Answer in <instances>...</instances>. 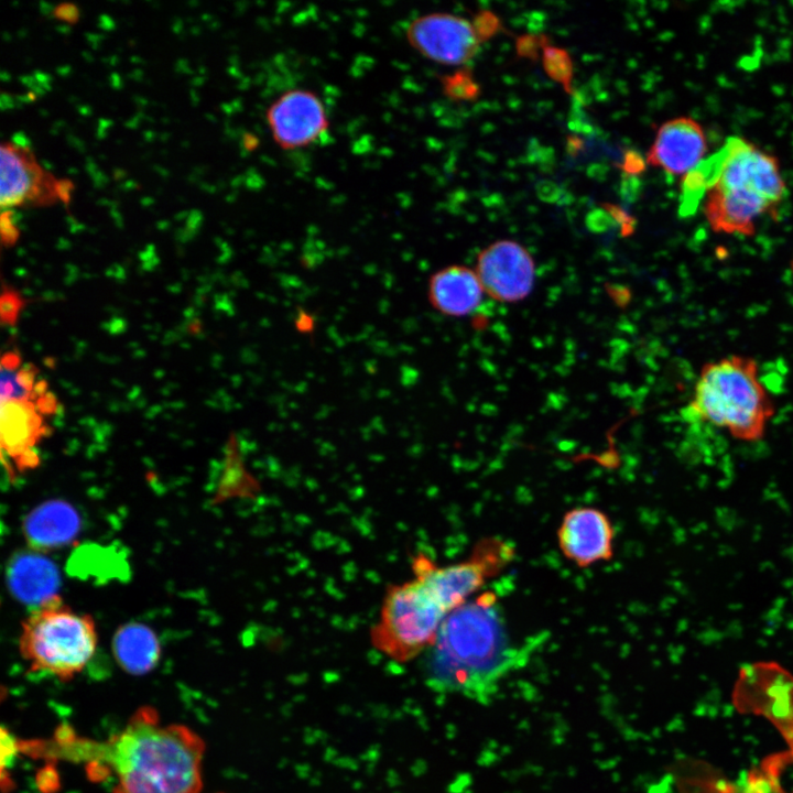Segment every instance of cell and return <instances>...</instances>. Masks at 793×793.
I'll use <instances>...</instances> for the list:
<instances>
[{
  "label": "cell",
  "mask_w": 793,
  "mask_h": 793,
  "mask_svg": "<svg viewBox=\"0 0 793 793\" xmlns=\"http://www.w3.org/2000/svg\"><path fill=\"white\" fill-rule=\"evenodd\" d=\"M47 387H48V385H47V382H46L45 380H40V381L35 382V384H34V387H33V390H32V392H31L30 400H31V401H32V400H35V401H36L40 397H42V395H44L45 393H47Z\"/></svg>",
  "instance_id": "cell-38"
},
{
  "label": "cell",
  "mask_w": 793,
  "mask_h": 793,
  "mask_svg": "<svg viewBox=\"0 0 793 793\" xmlns=\"http://www.w3.org/2000/svg\"><path fill=\"white\" fill-rule=\"evenodd\" d=\"M58 406L56 397L47 392L35 401V408L40 414H53Z\"/></svg>",
  "instance_id": "cell-34"
},
{
  "label": "cell",
  "mask_w": 793,
  "mask_h": 793,
  "mask_svg": "<svg viewBox=\"0 0 793 793\" xmlns=\"http://www.w3.org/2000/svg\"><path fill=\"white\" fill-rule=\"evenodd\" d=\"M550 42L545 34H522L515 39V52L521 58L535 62L541 58L542 50Z\"/></svg>",
  "instance_id": "cell-25"
},
{
  "label": "cell",
  "mask_w": 793,
  "mask_h": 793,
  "mask_svg": "<svg viewBox=\"0 0 793 793\" xmlns=\"http://www.w3.org/2000/svg\"><path fill=\"white\" fill-rule=\"evenodd\" d=\"M405 36L422 56L447 66H464L476 56L481 44L471 21L443 12L413 19Z\"/></svg>",
  "instance_id": "cell-9"
},
{
  "label": "cell",
  "mask_w": 793,
  "mask_h": 793,
  "mask_svg": "<svg viewBox=\"0 0 793 793\" xmlns=\"http://www.w3.org/2000/svg\"><path fill=\"white\" fill-rule=\"evenodd\" d=\"M586 225L591 231L602 232L615 226V222L609 216V214L602 207H600L593 209L588 213L586 217Z\"/></svg>",
  "instance_id": "cell-29"
},
{
  "label": "cell",
  "mask_w": 793,
  "mask_h": 793,
  "mask_svg": "<svg viewBox=\"0 0 793 793\" xmlns=\"http://www.w3.org/2000/svg\"><path fill=\"white\" fill-rule=\"evenodd\" d=\"M703 203L711 230L729 235H753L757 220L776 210L759 196L718 187H709Z\"/></svg>",
  "instance_id": "cell-14"
},
{
  "label": "cell",
  "mask_w": 793,
  "mask_h": 793,
  "mask_svg": "<svg viewBox=\"0 0 793 793\" xmlns=\"http://www.w3.org/2000/svg\"><path fill=\"white\" fill-rule=\"evenodd\" d=\"M536 192L540 198L547 203L556 202L562 195L560 187L550 181L540 182Z\"/></svg>",
  "instance_id": "cell-33"
},
{
  "label": "cell",
  "mask_w": 793,
  "mask_h": 793,
  "mask_svg": "<svg viewBox=\"0 0 793 793\" xmlns=\"http://www.w3.org/2000/svg\"><path fill=\"white\" fill-rule=\"evenodd\" d=\"M471 23L480 43L492 39L503 29L501 19L490 10L479 11Z\"/></svg>",
  "instance_id": "cell-23"
},
{
  "label": "cell",
  "mask_w": 793,
  "mask_h": 793,
  "mask_svg": "<svg viewBox=\"0 0 793 793\" xmlns=\"http://www.w3.org/2000/svg\"><path fill=\"white\" fill-rule=\"evenodd\" d=\"M613 539L615 530L607 514L591 507L567 511L557 531L563 555L579 567L610 560Z\"/></svg>",
  "instance_id": "cell-12"
},
{
  "label": "cell",
  "mask_w": 793,
  "mask_h": 793,
  "mask_svg": "<svg viewBox=\"0 0 793 793\" xmlns=\"http://www.w3.org/2000/svg\"><path fill=\"white\" fill-rule=\"evenodd\" d=\"M647 164V159L640 152L627 150L619 163V167L622 174L639 177L645 171Z\"/></svg>",
  "instance_id": "cell-28"
},
{
  "label": "cell",
  "mask_w": 793,
  "mask_h": 793,
  "mask_svg": "<svg viewBox=\"0 0 793 793\" xmlns=\"http://www.w3.org/2000/svg\"><path fill=\"white\" fill-rule=\"evenodd\" d=\"M0 388L1 401L30 400L31 393L20 385L14 371L1 369Z\"/></svg>",
  "instance_id": "cell-26"
},
{
  "label": "cell",
  "mask_w": 793,
  "mask_h": 793,
  "mask_svg": "<svg viewBox=\"0 0 793 793\" xmlns=\"http://www.w3.org/2000/svg\"><path fill=\"white\" fill-rule=\"evenodd\" d=\"M545 74L569 95H574V63L571 54L563 47L545 44L541 54Z\"/></svg>",
  "instance_id": "cell-21"
},
{
  "label": "cell",
  "mask_w": 793,
  "mask_h": 793,
  "mask_svg": "<svg viewBox=\"0 0 793 793\" xmlns=\"http://www.w3.org/2000/svg\"><path fill=\"white\" fill-rule=\"evenodd\" d=\"M273 140L284 150L316 143L327 131V111L313 91L295 88L281 94L267 110Z\"/></svg>",
  "instance_id": "cell-11"
},
{
  "label": "cell",
  "mask_w": 793,
  "mask_h": 793,
  "mask_svg": "<svg viewBox=\"0 0 793 793\" xmlns=\"http://www.w3.org/2000/svg\"><path fill=\"white\" fill-rule=\"evenodd\" d=\"M8 580L18 599L35 607L57 596L58 572L54 563L36 553L17 555L10 562Z\"/></svg>",
  "instance_id": "cell-18"
},
{
  "label": "cell",
  "mask_w": 793,
  "mask_h": 793,
  "mask_svg": "<svg viewBox=\"0 0 793 793\" xmlns=\"http://www.w3.org/2000/svg\"><path fill=\"white\" fill-rule=\"evenodd\" d=\"M448 612L416 577L391 586L371 629L373 644L392 659L408 661L434 643Z\"/></svg>",
  "instance_id": "cell-5"
},
{
  "label": "cell",
  "mask_w": 793,
  "mask_h": 793,
  "mask_svg": "<svg viewBox=\"0 0 793 793\" xmlns=\"http://www.w3.org/2000/svg\"><path fill=\"white\" fill-rule=\"evenodd\" d=\"M1 206L10 207L31 199L40 191L42 171L26 156L25 149L1 145Z\"/></svg>",
  "instance_id": "cell-20"
},
{
  "label": "cell",
  "mask_w": 793,
  "mask_h": 793,
  "mask_svg": "<svg viewBox=\"0 0 793 793\" xmlns=\"http://www.w3.org/2000/svg\"><path fill=\"white\" fill-rule=\"evenodd\" d=\"M583 148V141L576 135L567 137L566 149L571 155H577Z\"/></svg>",
  "instance_id": "cell-37"
},
{
  "label": "cell",
  "mask_w": 793,
  "mask_h": 793,
  "mask_svg": "<svg viewBox=\"0 0 793 793\" xmlns=\"http://www.w3.org/2000/svg\"><path fill=\"white\" fill-rule=\"evenodd\" d=\"M97 638L93 618L76 612L57 595L23 620L19 651L31 671L67 681L93 658Z\"/></svg>",
  "instance_id": "cell-4"
},
{
  "label": "cell",
  "mask_w": 793,
  "mask_h": 793,
  "mask_svg": "<svg viewBox=\"0 0 793 793\" xmlns=\"http://www.w3.org/2000/svg\"><path fill=\"white\" fill-rule=\"evenodd\" d=\"M641 181L638 176L622 174L620 196L627 203H633L641 194Z\"/></svg>",
  "instance_id": "cell-30"
},
{
  "label": "cell",
  "mask_w": 793,
  "mask_h": 793,
  "mask_svg": "<svg viewBox=\"0 0 793 793\" xmlns=\"http://www.w3.org/2000/svg\"><path fill=\"white\" fill-rule=\"evenodd\" d=\"M482 285L464 265H449L434 273L428 282V300L444 315L460 317L472 313L481 303Z\"/></svg>",
  "instance_id": "cell-15"
},
{
  "label": "cell",
  "mask_w": 793,
  "mask_h": 793,
  "mask_svg": "<svg viewBox=\"0 0 793 793\" xmlns=\"http://www.w3.org/2000/svg\"><path fill=\"white\" fill-rule=\"evenodd\" d=\"M691 174L704 196L711 186L741 189L759 195L778 208L786 195L778 160L739 137L728 138Z\"/></svg>",
  "instance_id": "cell-6"
},
{
  "label": "cell",
  "mask_w": 793,
  "mask_h": 793,
  "mask_svg": "<svg viewBox=\"0 0 793 793\" xmlns=\"http://www.w3.org/2000/svg\"><path fill=\"white\" fill-rule=\"evenodd\" d=\"M116 778L112 793H199L203 739L184 725H163L156 710L139 708L106 745Z\"/></svg>",
  "instance_id": "cell-2"
},
{
  "label": "cell",
  "mask_w": 793,
  "mask_h": 793,
  "mask_svg": "<svg viewBox=\"0 0 793 793\" xmlns=\"http://www.w3.org/2000/svg\"><path fill=\"white\" fill-rule=\"evenodd\" d=\"M25 302L18 291L3 286L0 297V317L2 324L15 325Z\"/></svg>",
  "instance_id": "cell-24"
},
{
  "label": "cell",
  "mask_w": 793,
  "mask_h": 793,
  "mask_svg": "<svg viewBox=\"0 0 793 793\" xmlns=\"http://www.w3.org/2000/svg\"><path fill=\"white\" fill-rule=\"evenodd\" d=\"M731 700L740 714L763 717L776 728L786 749L771 757L793 767V674L771 661L746 664L738 672ZM784 784L791 785L781 793H793V776Z\"/></svg>",
  "instance_id": "cell-7"
},
{
  "label": "cell",
  "mask_w": 793,
  "mask_h": 793,
  "mask_svg": "<svg viewBox=\"0 0 793 793\" xmlns=\"http://www.w3.org/2000/svg\"><path fill=\"white\" fill-rule=\"evenodd\" d=\"M31 400L1 401L2 453L17 460L50 433Z\"/></svg>",
  "instance_id": "cell-17"
},
{
  "label": "cell",
  "mask_w": 793,
  "mask_h": 793,
  "mask_svg": "<svg viewBox=\"0 0 793 793\" xmlns=\"http://www.w3.org/2000/svg\"><path fill=\"white\" fill-rule=\"evenodd\" d=\"M36 373H37V368L31 362L25 363L17 372V379H18L20 385L30 393L32 392L33 387L35 384L34 381H35Z\"/></svg>",
  "instance_id": "cell-32"
},
{
  "label": "cell",
  "mask_w": 793,
  "mask_h": 793,
  "mask_svg": "<svg viewBox=\"0 0 793 793\" xmlns=\"http://www.w3.org/2000/svg\"><path fill=\"white\" fill-rule=\"evenodd\" d=\"M54 14L66 21H75L78 15L77 8L72 3H63L55 8Z\"/></svg>",
  "instance_id": "cell-36"
},
{
  "label": "cell",
  "mask_w": 793,
  "mask_h": 793,
  "mask_svg": "<svg viewBox=\"0 0 793 793\" xmlns=\"http://www.w3.org/2000/svg\"><path fill=\"white\" fill-rule=\"evenodd\" d=\"M19 236V231L11 218V210H4L1 215V237L2 242L7 246L13 245Z\"/></svg>",
  "instance_id": "cell-31"
},
{
  "label": "cell",
  "mask_w": 793,
  "mask_h": 793,
  "mask_svg": "<svg viewBox=\"0 0 793 793\" xmlns=\"http://www.w3.org/2000/svg\"><path fill=\"white\" fill-rule=\"evenodd\" d=\"M529 653L514 642L495 594L484 593L446 616L425 654V681L437 693L488 704Z\"/></svg>",
  "instance_id": "cell-1"
},
{
  "label": "cell",
  "mask_w": 793,
  "mask_h": 793,
  "mask_svg": "<svg viewBox=\"0 0 793 793\" xmlns=\"http://www.w3.org/2000/svg\"><path fill=\"white\" fill-rule=\"evenodd\" d=\"M791 270H792V273H793V258H792V261H791Z\"/></svg>",
  "instance_id": "cell-40"
},
{
  "label": "cell",
  "mask_w": 793,
  "mask_h": 793,
  "mask_svg": "<svg viewBox=\"0 0 793 793\" xmlns=\"http://www.w3.org/2000/svg\"><path fill=\"white\" fill-rule=\"evenodd\" d=\"M601 207L609 214L615 225L619 227L622 237H629L634 232L637 220L622 206L602 203Z\"/></svg>",
  "instance_id": "cell-27"
},
{
  "label": "cell",
  "mask_w": 793,
  "mask_h": 793,
  "mask_svg": "<svg viewBox=\"0 0 793 793\" xmlns=\"http://www.w3.org/2000/svg\"><path fill=\"white\" fill-rule=\"evenodd\" d=\"M687 417L726 430L732 437H763L774 404L759 378L758 362L730 355L703 366L687 408Z\"/></svg>",
  "instance_id": "cell-3"
},
{
  "label": "cell",
  "mask_w": 793,
  "mask_h": 793,
  "mask_svg": "<svg viewBox=\"0 0 793 793\" xmlns=\"http://www.w3.org/2000/svg\"><path fill=\"white\" fill-rule=\"evenodd\" d=\"M21 365V357L17 351H8L1 357V369L15 371Z\"/></svg>",
  "instance_id": "cell-35"
},
{
  "label": "cell",
  "mask_w": 793,
  "mask_h": 793,
  "mask_svg": "<svg viewBox=\"0 0 793 793\" xmlns=\"http://www.w3.org/2000/svg\"><path fill=\"white\" fill-rule=\"evenodd\" d=\"M511 557V547L496 539L484 540L466 561L437 566L425 555L413 561V572L449 613L467 601Z\"/></svg>",
  "instance_id": "cell-8"
},
{
  "label": "cell",
  "mask_w": 793,
  "mask_h": 793,
  "mask_svg": "<svg viewBox=\"0 0 793 793\" xmlns=\"http://www.w3.org/2000/svg\"><path fill=\"white\" fill-rule=\"evenodd\" d=\"M706 151L707 140L700 123L682 116L659 127L645 159L649 165L683 177L705 160Z\"/></svg>",
  "instance_id": "cell-13"
},
{
  "label": "cell",
  "mask_w": 793,
  "mask_h": 793,
  "mask_svg": "<svg viewBox=\"0 0 793 793\" xmlns=\"http://www.w3.org/2000/svg\"><path fill=\"white\" fill-rule=\"evenodd\" d=\"M444 94L458 101L476 100L481 93L479 83L475 79L471 70L460 67L442 79Z\"/></svg>",
  "instance_id": "cell-22"
},
{
  "label": "cell",
  "mask_w": 793,
  "mask_h": 793,
  "mask_svg": "<svg viewBox=\"0 0 793 793\" xmlns=\"http://www.w3.org/2000/svg\"><path fill=\"white\" fill-rule=\"evenodd\" d=\"M29 545L39 551L65 546L79 531L76 510L64 501H48L30 512L23 524Z\"/></svg>",
  "instance_id": "cell-16"
},
{
  "label": "cell",
  "mask_w": 793,
  "mask_h": 793,
  "mask_svg": "<svg viewBox=\"0 0 793 793\" xmlns=\"http://www.w3.org/2000/svg\"><path fill=\"white\" fill-rule=\"evenodd\" d=\"M13 141L18 145V148L24 149L26 145V137L21 132H18L13 135Z\"/></svg>",
  "instance_id": "cell-39"
},
{
  "label": "cell",
  "mask_w": 793,
  "mask_h": 793,
  "mask_svg": "<svg viewBox=\"0 0 793 793\" xmlns=\"http://www.w3.org/2000/svg\"><path fill=\"white\" fill-rule=\"evenodd\" d=\"M112 652L122 670L133 675H143L156 666L161 647L156 633L150 627L132 622L116 631Z\"/></svg>",
  "instance_id": "cell-19"
},
{
  "label": "cell",
  "mask_w": 793,
  "mask_h": 793,
  "mask_svg": "<svg viewBox=\"0 0 793 793\" xmlns=\"http://www.w3.org/2000/svg\"><path fill=\"white\" fill-rule=\"evenodd\" d=\"M484 292L506 303L524 300L532 291L535 263L531 253L513 240H498L477 257L475 270Z\"/></svg>",
  "instance_id": "cell-10"
}]
</instances>
